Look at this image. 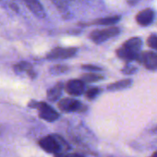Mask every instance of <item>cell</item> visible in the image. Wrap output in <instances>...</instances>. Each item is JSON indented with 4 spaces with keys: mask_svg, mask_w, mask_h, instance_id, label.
<instances>
[{
    "mask_svg": "<svg viewBox=\"0 0 157 157\" xmlns=\"http://www.w3.org/2000/svg\"><path fill=\"white\" fill-rule=\"evenodd\" d=\"M142 45L143 40L140 37H132L116 50V55L127 63L137 61V58L141 53Z\"/></svg>",
    "mask_w": 157,
    "mask_h": 157,
    "instance_id": "cell-1",
    "label": "cell"
},
{
    "mask_svg": "<svg viewBox=\"0 0 157 157\" xmlns=\"http://www.w3.org/2000/svg\"><path fill=\"white\" fill-rule=\"evenodd\" d=\"M39 146L46 153L57 155L64 153L70 149L66 141L58 134H49L40 138L38 142Z\"/></svg>",
    "mask_w": 157,
    "mask_h": 157,
    "instance_id": "cell-2",
    "label": "cell"
},
{
    "mask_svg": "<svg viewBox=\"0 0 157 157\" xmlns=\"http://www.w3.org/2000/svg\"><path fill=\"white\" fill-rule=\"evenodd\" d=\"M28 107L37 109L39 118L47 122H54L60 118V114L46 102L30 100L28 103Z\"/></svg>",
    "mask_w": 157,
    "mask_h": 157,
    "instance_id": "cell-3",
    "label": "cell"
},
{
    "mask_svg": "<svg viewBox=\"0 0 157 157\" xmlns=\"http://www.w3.org/2000/svg\"><path fill=\"white\" fill-rule=\"evenodd\" d=\"M121 33V29L118 27H110L107 29H98L90 32L89 39L96 44H100L108 40L118 36Z\"/></svg>",
    "mask_w": 157,
    "mask_h": 157,
    "instance_id": "cell-4",
    "label": "cell"
},
{
    "mask_svg": "<svg viewBox=\"0 0 157 157\" xmlns=\"http://www.w3.org/2000/svg\"><path fill=\"white\" fill-rule=\"evenodd\" d=\"M57 107L62 112H65V113L84 112L87 109L86 106L82 104L79 100L72 98H62L61 100L58 101Z\"/></svg>",
    "mask_w": 157,
    "mask_h": 157,
    "instance_id": "cell-5",
    "label": "cell"
},
{
    "mask_svg": "<svg viewBox=\"0 0 157 157\" xmlns=\"http://www.w3.org/2000/svg\"><path fill=\"white\" fill-rule=\"evenodd\" d=\"M77 52L76 47H55L46 54V59L49 61L64 60L75 56Z\"/></svg>",
    "mask_w": 157,
    "mask_h": 157,
    "instance_id": "cell-6",
    "label": "cell"
},
{
    "mask_svg": "<svg viewBox=\"0 0 157 157\" xmlns=\"http://www.w3.org/2000/svg\"><path fill=\"white\" fill-rule=\"evenodd\" d=\"M136 62L142 63L148 70H157V53L155 52H142Z\"/></svg>",
    "mask_w": 157,
    "mask_h": 157,
    "instance_id": "cell-7",
    "label": "cell"
},
{
    "mask_svg": "<svg viewBox=\"0 0 157 157\" xmlns=\"http://www.w3.org/2000/svg\"><path fill=\"white\" fill-rule=\"evenodd\" d=\"M64 90L70 96H81L86 92V85L81 79H70L65 84Z\"/></svg>",
    "mask_w": 157,
    "mask_h": 157,
    "instance_id": "cell-8",
    "label": "cell"
},
{
    "mask_svg": "<svg viewBox=\"0 0 157 157\" xmlns=\"http://www.w3.org/2000/svg\"><path fill=\"white\" fill-rule=\"evenodd\" d=\"M155 17V13L152 8H145L137 13L135 17L136 22L142 27H147L151 25Z\"/></svg>",
    "mask_w": 157,
    "mask_h": 157,
    "instance_id": "cell-9",
    "label": "cell"
},
{
    "mask_svg": "<svg viewBox=\"0 0 157 157\" xmlns=\"http://www.w3.org/2000/svg\"><path fill=\"white\" fill-rule=\"evenodd\" d=\"M13 70L17 74H21V73H26V75L30 78V79H35L37 76L36 72L33 69V66L27 61H20L17 63L14 64Z\"/></svg>",
    "mask_w": 157,
    "mask_h": 157,
    "instance_id": "cell-10",
    "label": "cell"
},
{
    "mask_svg": "<svg viewBox=\"0 0 157 157\" xmlns=\"http://www.w3.org/2000/svg\"><path fill=\"white\" fill-rule=\"evenodd\" d=\"M64 86H65V84H63V82H59V83L55 84L53 86L50 87L46 93L47 100L52 102V103L58 101L62 96V93H63V90L64 89Z\"/></svg>",
    "mask_w": 157,
    "mask_h": 157,
    "instance_id": "cell-11",
    "label": "cell"
},
{
    "mask_svg": "<svg viewBox=\"0 0 157 157\" xmlns=\"http://www.w3.org/2000/svg\"><path fill=\"white\" fill-rule=\"evenodd\" d=\"M24 4L28 7L29 11H31L36 17L40 18H43L46 16L45 10L41 5V3L38 0H26L24 1Z\"/></svg>",
    "mask_w": 157,
    "mask_h": 157,
    "instance_id": "cell-12",
    "label": "cell"
},
{
    "mask_svg": "<svg viewBox=\"0 0 157 157\" xmlns=\"http://www.w3.org/2000/svg\"><path fill=\"white\" fill-rule=\"evenodd\" d=\"M121 17L119 15L116 16H110V17H100L97 18L90 23H85V24H80L82 26H88V25H113L121 20Z\"/></svg>",
    "mask_w": 157,
    "mask_h": 157,
    "instance_id": "cell-13",
    "label": "cell"
},
{
    "mask_svg": "<svg viewBox=\"0 0 157 157\" xmlns=\"http://www.w3.org/2000/svg\"><path fill=\"white\" fill-rule=\"evenodd\" d=\"M132 86V79H123V80L117 81V82H114L112 84L108 85L107 90L108 91H112V92L121 91V90L127 89Z\"/></svg>",
    "mask_w": 157,
    "mask_h": 157,
    "instance_id": "cell-14",
    "label": "cell"
},
{
    "mask_svg": "<svg viewBox=\"0 0 157 157\" xmlns=\"http://www.w3.org/2000/svg\"><path fill=\"white\" fill-rule=\"evenodd\" d=\"M105 77L103 75L100 74H94V73H90V74H84L81 76V80L84 81L85 83H96V82H99L101 80H103Z\"/></svg>",
    "mask_w": 157,
    "mask_h": 157,
    "instance_id": "cell-15",
    "label": "cell"
},
{
    "mask_svg": "<svg viewBox=\"0 0 157 157\" xmlns=\"http://www.w3.org/2000/svg\"><path fill=\"white\" fill-rule=\"evenodd\" d=\"M69 71H70V67H69V65H66V64H55V65H52V67H50V69H49V72L54 75H63V74L68 73Z\"/></svg>",
    "mask_w": 157,
    "mask_h": 157,
    "instance_id": "cell-16",
    "label": "cell"
},
{
    "mask_svg": "<svg viewBox=\"0 0 157 157\" xmlns=\"http://www.w3.org/2000/svg\"><path fill=\"white\" fill-rule=\"evenodd\" d=\"M100 92H101V90H100L99 87H98V86H89L88 88H86V90L85 92V96H86V99L93 100L100 94Z\"/></svg>",
    "mask_w": 157,
    "mask_h": 157,
    "instance_id": "cell-17",
    "label": "cell"
},
{
    "mask_svg": "<svg viewBox=\"0 0 157 157\" xmlns=\"http://www.w3.org/2000/svg\"><path fill=\"white\" fill-rule=\"evenodd\" d=\"M138 71V68L136 66H133L130 63L125 64V66L121 69V73L124 75H133Z\"/></svg>",
    "mask_w": 157,
    "mask_h": 157,
    "instance_id": "cell-18",
    "label": "cell"
},
{
    "mask_svg": "<svg viewBox=\"0 0 157 157\" xmlns=\"http://www.w3.org/2000/svg\"><path fill=\"white\" fill-rule=\"evenodd\" d=\"M147 45L157 52V35L156 34H151L147 39Z\"/></svg>",
    "mask_w": 157,
    "mask_h": 157,
    "instance_id": "cell-19",
    "label": "cell"
},
{
    "mask_svg": "<svg viewBox=\"0 0 157 157\" xmlns=\"http://www.w3.org/2000/svg\"><path fill=\"white\" fill-rule=\"evenodd\" d=\"M81 68L85 71H87V72H101L103 71V68L98 66V65H95V64H82L81 65Z\"/></svg>",
    "mask_w": 157,
    "mask_h": 157,
    "instance_id": "cell-20",
    "label": "cell"
},
{
    "mask_svg": "<svg viewBox=\"0 0 157 157\" xmlns=\"http://www.w3.org/2000/svg\"><path fill=\"white\" fill-rule=\"evenodd\" d=\"M53 4L61 10L66 9V6H67V2L65 1H54Z\"/></svg>",
    "mask_w": 157,
    "mask_h": 157,
    "instance_id": "cell-21",
    "label": "cell"
},
{
    "mask_svg": "<svg viewBox=\"0 0 157 157\" xmlns=\"http://www.w3.org/2000/svg\"><path fill=\"white\" fill-rule=\"evenodd\" d=\"M54 157H85L83 156L82 155H79V154H64V153H62V154H57L55 155Z\"/></svg>",
    "mask_w": 157,
    "mask_h": 157,
    "instance_id": "cell-22",
    "label": "cell"
},
{
    "mask_svg": "<svg viewBox=\"0 0 157 157\" xmlns=\"http://www.w3.org/2000/svg\"><path fill=\"white\" fill-rule=\"evenodd\" d=\"M8 6H9V8L11 9V10H13L14 12H18V6H17V5L16 4V3H14V2H10L9 4H8Z\"/></svg>",
    "mask_w": 157,
    "mask_h": 157,
    "instance_id": "cell-23",
    "label": "cell"
},
{
    "mask_svg": "<svg viewBox=\"0 0 157 157\" xmlns=\"http://www.w3.org/2000/svg\"><path fill=\"white\" fill-rule=\"evenodd\" d=\"M127 3H128L129 5H131V6H133V5H135V4H137L138 1H127Z\"/></svg>",
    "mask_w": 157,
    "mask_h": 157,
    "instance_id": "cell-24",
    "label": "cell"
},
{
    "mask_svg": "<svg viewBox=\"0 0 157 157\" xmlns=\"http://www.w3.org/2000/svg\"><path fill=\"white\" fill-rule=\"evenodd\" d=\"M151 157H157V151H155V152L152 155V156Z\"/></svg>",
    "mask_w": 157,
    "mask_h": 157,
    "instance_id": "cell-25",
    "label": "cell"
},
{
    "mask_svg": "<svg viewBox=\"0 0 157 157\" xmlns=\"http://www.w3.org/2000/svg\"><path fill=\"white\" fill-rule=\"evenodd\" d=\"M153 132H157V125L153 129Z\"/></svg>",
    "mask_w": 157,
    "mask_h": 157,
    "instance_id": "cell-26",
    "label": "cell"
}]
</instances>
